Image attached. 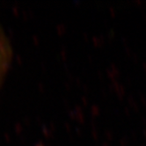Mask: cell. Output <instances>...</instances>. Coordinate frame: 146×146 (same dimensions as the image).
I'll list each match as a JSON object with an SVG mask.
<instances>
[{"instance_id": "1", "label": "cell", "mask_w": 146, "mask_h": 146, "mask_svg": "<svg viewBox=\"0 0 146 146\" xmlns=\"http://www.w3.org/2000/svg\"><path fill=\"white\" fill-rule=\"evenodd\" d=\"M7 50L5 48V43L3 40V37L0 34V75H1V71L3 70L4 65L6 61V56H7Z\"/></svg>"}]
</instances>
